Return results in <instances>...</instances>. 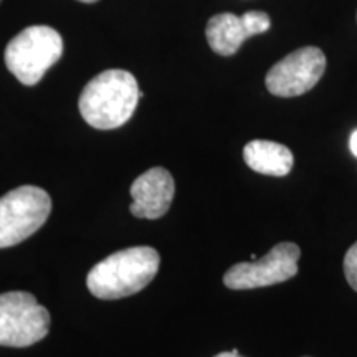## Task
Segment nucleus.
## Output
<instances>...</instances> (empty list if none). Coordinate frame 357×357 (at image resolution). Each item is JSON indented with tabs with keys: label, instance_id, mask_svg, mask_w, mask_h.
I'll list each match as a JSON object with an SVG mask.
<instances>
[{
	"label": "nucleus",
	"instance_id": "obj_1",
	"mask_svg": "<svg viewBox=\"0 0 357 357\" xmlns=\"http://www.w3.org/2000/svg\"><path fill=\"white\" fill-rule=\"evenodd\" d=\"M142 96L136 78L126 70H106L83 88L78 106L89 126L116 129L131 119Z\"/></svg>",
	"mask_w": 357,
	"mask_h": 357
},
{
	"label": "nucleus",
	"instance_id": "obj_2",
	"mask_svg": "<svg viewBox=\"0 0 357 357\" xmlns=\"http://www.w3.org/2000/svg\"><path fill=\"white\" fill-rule=\"evenodd\" d=\"M160 257L153 247L116 252L91 268L86 287L100 300H119L146 288L159 270Z\"/></svg>",
	"mask_w": 357,
	"mask_h": 357
},
{
	"label": "nucleus",
	"instance_id": "obj_3",
	"mask_svg": "<svg viewBox=\"0 0 357 357\" xmlns=\"http://www.w3.org/2000/svg\"><path fill=\"white\" fill-rule=\"evenodd\" d=\"M63 55V38L55 29L32 25L13 37L6 48V65L22 84L33 86Z\"/></svg>",
	"mask_w": 357,
	"mask_h": 357
},
{
	"label": "nucleus",
	"instance_id": "obj_4",
	"mask_svg": "<svg viewBox=\"0 0 357 357\" xmlns=\"http://www.w3.org/2000/svg\"><path fill=\"white\" fill-rule=\"evenodd\" d=\"M52 199L43 189L22 185L0 197V248L13 247L32 236L47 222Z\"/></svg>",
	"mask_w": 357,
	"mask_h": 357
},
{
	"label": "nucleus",
	"instance_id": "obj_5",
	"mask_svg": "<svg viewBox=\"0 0 357 357\" xmlns=\"http://www.w3.org/2000/svg\"><path fill=\"white\" fill-rule=\"evenodd\" d=\"M50 329V312L26 291L0 294V346L29 347Z\"/></svg>",
	"mask_w": 357,
	"mask_h": 357
},
{
	"label": "nucleus",
	"instance_id": "obj_6",
	"mask_svg": "<svg viewBox=\"0 0 357 357\" xmlns=\"http://www.w3.org/2000/svg\"><path fill=\"white\" fill-rule=\"evenodd\" d=\"M301 250L296 243L275 245L261 260L236 263L223 275V283L230 289H253L283 283L298 273Z\"/></svg>",
	"mask_w": 357,
	"mask_h": 357
},
{
	"label": "nucleus",
	"instance_id": "obj_7",
	"mask_svg": "<svg viewBox=\"0 0 357 357\" xmlns=\"http://www.w3.org/2000/svg\"><path fill=\"white\" fill-rule=\"evenodd\" d=\"M326 70V56L318 47H303L273 65L266 75V88L280 98L301 96L318 84Z\"/></svg>",
	"mask_w": 357,
	"mask_h": 357
},
{
	"label": "nucleus",
	"instance_id": "obj_8",
	"mask_svg": "<svg viewBox=\"0 0 357 357\" xmlns=\"http://www.w3.org/2000/svg\"><path fill=\"white\" fill-rule=\"evenodd\" d=\"M271 20L265 12H247L243 15L235 13H218L208 20L205 35L211 48L218 55L230 56L238 52L245 40L253 35L265 33Z\"/></svg>",
	"mask_w": 357,
	"mask_h": 357
},
{
	"label": "nucleus",
	"instance_id": "obj_9",
	"mask_svg": "<svg viewBox=\"0 0 357 357\" xmlns=\"http://www.w3.org/2000/svg\"><path fill=\"white\" fill-rule=\"evenodd\" d=\"M176 184L171 172L164 167H153L141 174L131 185L132 204L129 211L139 218H160L171 207Z\"/></svg>",
	"mask_w": 357,
	"mask_h": 357
},
{
	"label": "nucleus",
	"instance_id": "obj_10",
	"mask_svg": "<svg viewBox=\"0 0 357 357\" xmlns=\"http://www.w3.org/2000/svg\"><path fill=\"white\" fill-rule=\"evenodd\" d=\"M247 166L258 174L283 177L293 169V154L287 146L273 141L255 139L248 142L243 149Z\"/></svg>",
	"mask_w": 357,
	"mask_h": 357
},
{
	"label": "nucleus",
	"instance_id": "obj_11",
	"mask_svg": "<svg viewBox=\"0 0 357 357\" xmlns=\"http://www.w3.org/2000/svg\"><path fill=\"white\" fill-rule=\"evenodd\" d=\"M344 275L351 288L357 291V242L347 250L344 257Z\"/></svg>",
	"mask_w": 357,
	"mask_h": 357
},
{
	"label": "nucleus",
	"instance_id": "obj_12",
	"mask_svg": "<svg viewBox=\"0 0 357 357\" xmlns=\"http://www.w3.org/2000/svg\"><path fill=\"white\" fill-rule=\"evenodd\" d=\"M349 149H351L352 155H354V158H357V129H356L354 132L351 134V139H349Z\"/></svg>",
	"mask_w": 357,
	"mask_h": 357
},
{
	"label": "nucleus",
	"instance_id": "obj_13",
	"mask_svg": "<svg viewBox=\"0 0 357 357\" xmlns=\"http://www.w3.org/2000/svg\"><path fill=\"white\" fill-rule=\"evenodd\" d=\"M215 357H242L238 354V351L234 349V351H229V352H220V354H217Z\"/></svg>",
	"mask_w": 357,
	"mask_h": 357
},
{
	"label": "nucleus",
	"instance_id": "obj_14",
	"mask_svg": "<svg viewBox=\"0 0 357 357\" xmlns=\"http://www.w3.org/2000/svg\"><path fill=\"white\" fill-rule=\"evenodd\" d=\"M79 2H84V3H93V2H96V0H79Z\"/></svg>",
	"mask_w": 357,
	"mask_h": 357
}]
</instances>
